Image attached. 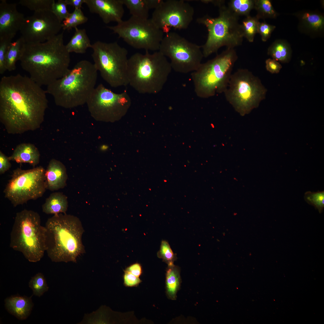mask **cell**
<instances>
[{"mask_svg": "<svg viewBox=\"0 0 324 324\" xmlns=\"http://www.w3.org/2000/svg\"><path fill=\"white\" fill-rule=\"evenodd\" d=\"M46 91L30 77L4 76L0 81V121L7 132L21 134L39 128L48 106Z\"/></svg>", "mask_w": 324, "mask_h": 324, "instance_id": "1", "label": "cell"}, {"mask_svg": "<svg viewBox=\"0 0 324 324\" xmlns=\"http://www.w3.org/2000/svg\"><path fill=\"white\" fill-rule=\"evenodd\" d=\"M64 32L44 42H25L19 60L22 68L38 85L47 86L69 69L70 53L64 41Z\"/></svg>", "mask_w": 324, "mask_h": 324, "instance_id": "2", "label": "cell"}, {"mask_svg": "<svg viewBox=\"0 0 324 324\" xmlns=\"http://www.w3.org/2000/svg\"><path fill=\"white\" fill-rule=\"evenodd\" d=\"M46 229V251L55 262H76V259L85 252L82 242L84 231L77 217L66 214L54 215L48 218Z\"/></svg>", "mask_w": 324, "mask_h": 324, "instance_id": "3", "label": "cell"}, {"mask_svg": "<svg viewBox=\"0 0 324 324\" xmlns=\"http://www.w3.org/2000/svg\"><path fill=\"white\" fill-rule=\"evenodd\" d=\"M98 71L94 63L80 61L62 77L47 86L45 91L58 106L70 108L82 105L96 87Z\"/></svg>", "mask_w": 324, "mask_h": 324, "instance_id": "4", "label": "cell"}, {"mask_svg": "<svg viewBox=\"0 0 324 324\" xmlns=\"http://www.w3.org/2000/svg\"><path fill=\"white\" fill-rule=\"evenodd\" d=\"M145 51L128 58V85L140 94H157L163 89L172 68L167 58L159 51L152 53Z\"/></svg>", "mask_w": 324, "mask_h": 324, "instance_id": "5", "label": "cell"}, {"mask_svg": "<svg viewBox=\"0 0 324 324\" xmlns=\"http://www.w3.org/2000/svg\"><path fill=\"white\" fill-rule=\"evenodd\" d=\"M46 229L36 212L24 209L17 212L10 234V246L29 262L40 261L46 251Z\"/></svg>", "mask_w": 324, "mask_h": 324, "instance_id": "6", "label": "cell"}, {"mask_svg": "<svg viewBox=\"0 0 324 324\" xmlns=\"http://www.w3.org/2000/svg\"><path fill=\"white\" fill-rule=\"evenodd\" d=\"M238 57L234 49L226 48L214 58L202 63L191 73L194 92L203 98L224 93L226 89Z\"/></svg>", "mask_w": 324, "mask_h": 324, "instance_id": "7", "label": "cell"}, {"mask_svg": "<svg viewBox=\"0 0 324 324\" xmlns=\"http://www.w3.org/2000/svg\"><path fill=\"white\" fill-rule=\"evenodd\" d=\"M238 18L224 5L219 8L217 17L206 15L196 19L208 32L206 40L201 46L204 57L217 52L223 46L234 49L242 44L244 37Z\"/></svg>", "mask_w": 324, "mask_h": 324, "instance_id": "8", "label": "cell"}, {"mask_svg": "<svg viewBox=\"0 0 324 324\" xmlns=\"http://www.w3.org/2000/svg\"><path fill=\"white\" fill-rule=\"evenodd\" d=\"M267 90L260 80L246 69H239L232 74L224 93L226 100L244 116L257 107L264 99Z\"/></svg>", "mask_w": 324, "mask_h": 324, "instance_id": "9", "label": "cell"}, {"mask_svg": "<svg viewBox=\"0 0 324 324\" xmlns=\"http://www.w3.org/2000/svg\"><path fill=\"white\" fill-rule=\"evenodd\" d=\"M92 56L98 71L110 86L117 88L128 85V51L117 42L98 41L92 44Z\"/></svg>", "mask_w": 324, "mask_h": 324, "instance_id": "10", "label": "cell"}, {"mask_svg": "<svg viewBox=\"0 0 324 324\" xmlns=\"http://www.w3.org/2000/svg\"><path fill=\"white\" fill-rule=\"evenodd\" d=\"M45 171L41 166L14 170L3 191L4 197L14 207L41 197L47 190Z\"/></svg>", "mask_w": 324, "mask_h": 324, "instance_id": "11", "label": "cell"}, {"mask_svg": "<svg viewBox=\"0 0 324 324\" xmlns=\"http://www.w3.org/2000/svg\"><path fill=\"white\" fill-rule=\"evenodd\" d=\"M107 28L132 47L145 51L159 50L164 32L150 19L131 16Z\"/></svg>", "mask_w": 324, "mask_h": 324, "instance_id": "12", "label": "cell"}, {"mask_svg": "<svg viewBox=\"0 0 324 324\" xmlns=\"http://www.w3.org/2000/svg\"><path fill=\"white\" fill-rule=\"evenodd\" d=\"M201 46L175 32L166 34L159 51L170 60L172 69L182 74L192 73L202 63L204 57Z\"/></svg>", "mask_w": 324, "mask_h": 324, "instance_id": "13", "label": "cell"}, {"mask_svg": "<svg viewBox=\"0 0 324 324\" xmlns=\"http://www.w3.org/2000/svg\"><path fill=\"white\" fill-rule=\"evenodd\" d=\"M194 10L189 3L183 0H167L154 10L151 19L164 33L172 28L187 29L192 21Z\"/></svg>", "mask_w": 324, "mask_h": 324, "instance_id": "14", "label": "cell"}, {"mask_svg": "<svg viewBox=\"0 0 324 324\" xmlns=\"http://www.w3.org/2000/svg\"><path fill=\"white\" fill-rule=\"evenodd\" d=\"M130 98L126 91L116 93L100 84L95 87L86 103L94 116H120L130 106Z\"/></svg>", "mask_w": 324, "mask_h": 324, "instance_id": "15", "label": "cell"}, {"mask_svg": "<svg viewBox=\"0 0 324 324\" xmlns=\"http://www.w3.org/2000/svg\"><path fill=\"white\" fill-rule=\"evenodd\" d=\"M62 28V22L51 11L44 10L25 17L20 31L25 43H38L52 38Z\"/></svg>", "mask_w": 324, "mask_h": 324, "instance_id": "16", "label": "cell"}, {"mask_svg": "<svg viewBox=\"0 0 324 324\" xmlns=\"http://www.w3.org/2000/svg\"><path fill=\"white\" fill-rule=\"evenodd\" d=\"M15 3L1 0L0 3V39L12 40L20 31L25 17L17 9Z\"/></svg>", "mask_w": 324, "mask_h": 324, "instance_id": "17", "label": "cell"}, {"mask_svg": "<svg viewBox=\"0 0 324 324\" xmlns=\"http://www.w3.org/2000/svg\"><path fill=\"white\" fill-rule=\"evenodd\" d=\"M84 3L91 12L98 14L106 24L123 20L124 5L121 0H84Z\"/></svg>", "mask_w": 324, "mask_h": 324, "instance_id": "18", "label": "cell"}, {"mask_svg": "<svg viewBox=\"0 0 324 324\" xmlns=\"http://www.w3.org/2000/svg\"><path fill=\"white\" fill-rule=\"evenodd\" d=\"M47 190L54 191L64 188L68 178L66 170L60 161L51 159L45 172Z\"/></svg>", "mask_w": 324, "mask_h": 324, "instance_id": "19", "label": "cell"}, {"mask_svg": "<svg viewBox=\"0 0 324 324\" xmlns=\"http://www.w3.org/2000/svg\"><path fill=\"white\" fill-rule=\"evenodd\" d=\"M32 297L19 295L8 297L4 300L5 308L18 319L26 320L30 316L34 306Z\"/></svg>", "mask_w": 324, "mask_h": 324, "instance_id": "20", "label": "cell"}, {"mask_svg": "<svg viewBox=\"0 0 324 324\" xmlns=\"http://www.w3.org/2000/svg\"><path fill=\"white\" fill-rule=\"evenodd\" d=\"M40 157L39 152L34 145L25 143L18 145L8 158L10 161L28 163L34 167L39 164Z\"/></svg>", "mask_w": 324, "mask_h": 324, "instance_id": "21", "label": "cell"}, {"mask_svg": "<svg viewBox=\"0 0 324 324\" xmlns=\"http://www.w3.org/2000/svg\"><path fill=\"white\" fill-rule=\"evenodd\" d=\"M68 207L66 196L60 192L51 194L42 206L43 212L46 214H66Z\"/></svg>", "mask_w": 324, "mask_h": 324, "instance_id": "22", "label": "cell"}, {"mask_svg": "<svg viewBox=\"0 0 324 324\" xmlns=\"http://www.w3.org/2000/svg\"><path fill=\"white\" fill-rule=\"evenodd\" d=\"M75 33L71 39L66 45L68 51L70 53H85L89 48H91L92 44L84 29L75 28Z\"/></svg>", "mask_w": 324, "mask_h": 324, "instance_id": "23", "label": "cell"}, {"mask_svg": "<svg viewBox=\"0 0 324 324\" xmlns=\"http://www.w3.org/2000/svg\"><path fill=\"white\" fill-rule=\"evenodd\" d=\"M166 278L167 296L170 299L176 300L181 282L179 268L174 264L168 266L166 270Z\"/></svg>", "mask_w": 324, "mask_h": 324, "instance_id": "24", "label": "cell"}, {"mask_svg": "<svg viewBox=\"0 0 324 324\" xmlns=\"http://www.w3.org/2000/svg\"><path fill=\"white\" fill-rule=\"evenodd\" d=\"M268 54L273 59L282 63H287L290 60L292 51L290 45L282 40H276L269 47Z\"/></svg>", "mask_w": 324, "mask_h": 324, "instance_id": "25", "label": "cell"}, {"mask_svg": "<svg viewBox=\"0 0 324 324\" xmlns=\"http://www.w3.org/2000/svg\"><path fill=\"white\" fill-rule=\"evenodd\" d=\"M20 37L14 42H11L9 47L6 59L7 70L11 71L16 69V64L20 60L23 45L25 43Z\"/></svg>", "mask_w": 324, "mask_h": 324, "instance_id": "26", "label": "cell"}, {"mask_svg": "<svg viewBox=\"0 0 324 324\" xmlns=\"http://www.w3.org/2000/svg\"><path fill=\"white\" fill-rule=\"evenodd\" d=\"M128 9L131 16L148 19L149 9L146 0H121Z\"/></svg>", "mask_w": 324, "mask_h": 324, "instance_id": "27", "label": "cell"}, {"mask_svg": "<svg viewBox=\"0 0 324 324\" xmlns=\"http://www.w3.org/2000/svg\"><path fill=\"white\" fill-rule=\"evenodd\" d=\"M255 0H231L228 8L234 14L239 17L250 16L251 11L254 8Z\"/></svg>", "mask_w": 324, "mask_h": 324, "instance_id": "28", "label": "cell"}, {"mask_svg": "<svg viewBox=\"0 0 324 324\" xmlns=\"http://www.w3.org/2000/svg\"><path fill=\"white\" fill-rule=\"evenodd\" d=\"M259 20L256 16L250 15L246 17L241 24L244 38L250 42L254 41L256 34L258 33Z\"/></svg>", "mask_w": 324, "mask_h": 324, "instance_id": "29", "label": "cell"}, {"mask_svg": "<svg viewBox=\"0 0 324 324\" xmlns=\"http://www.w3.org/2000/svg\"><path fill=\"white\" fill-rule=\"evenodd\" d=\"M254 9L257 12L256 16L259 19L275 18L277 16L269 0H255Z\"/></svg>", "mask_w": 324, "mask_h": 324, "instance_id": "30", "label": "cell"}, {"mask_svg": "<svg viewBox=\"0 0 324 324\" xmlns=\"http://www.w3.org/2000/svg\"><path fill=\"white\" fill-rule=\"evenodd\" d=\"M88 20V18L84 15L81 9H74V11L70 13L62 22V28L64 30L69 31L86 23Z\"/></svg>", "mask_w": 324, "mask_h": 324, "instance_id": "31", "label": "cell"}, {"mask_svg": "<svg viewBox=\"0 0 324 324\" xmlns=\"http://www.w3.org/2000/svg\"><path fill=\"white\" fill-rule=\"evenodd\" d=\"M29 287L32 290L33 294L40 297L47 292L49 287L44 274L38 272L32 277L28 283Z\"/></svg>", "mask_w": 324, "mask_h": 324, "instance_id": "32", "label": "cell"}, {"mask_svg": "<svg viewBox=\"0 0 324 324\" xmlns=\"http://www.w3.org/2000/svg\"><path fill=\"white\" fill-rule=\"evenodd\" d=\"M54 0H21L19 4L31 10L37 12L51 10Z\"/></svg>", "mask_w": 324, "mask_h": 324, "instance_id": "33", "label": "cell"}, {"mask_svg": "<svg viewBox=\"0 0 324 324\" xmlns=\"http://www.w3.org/2000/svg\"><path fill=\"white\" fill-rule=\"evenodd\" d=\"M302 18L307 26L313 30L318 31L324 27V18L321 15L306 12L303 14Z\"/></svg>", "mask_w": 324, "mask_h": 324, "instance_id": "34", "label": "cell"}, {"mask_svg": "<svg viewBox=\"0 0 324 324\" xmlns=\"http://www.w3.org/2000/svg\"><path fill=\"white\" fill-rule=\"evenodd\" d=\"M157 256L162 259L168 266L174 265V262L177 259L176 256L172 250L168 242L166 240L161 241L160 249L157 253Z\"/></svg>", "mask_w": 324, "mask_h": 324, "instance_id": "35", "label": "cell"}, {"mask_svg": "<svg viewBox=\"0 0 324 324\" xmlns=\"http://www.w3.org/2000/svg\"><path fill=\"white\" fill-rule=\"evenodd\" d=\"M304 199L310 204L317 208L320 212L324 207V191L311 192L308 191L304 194Z\"/></svg>", "mask_w": 324, "mask_h": 324, "instance_id": "36", "label": "cell"}, {"mask_svg": "<svg viewBox=\"0 0 324 324\" xmlns=\"http://www.w3.org/2000/svg\"><path fill=\"white\" fill-rule=\"evenodd\" d=\"M67 5L65 0H58L57 2L55 1L52 4L51 11L62 22L70 13L67 10Z\"/></svg>", "mask_w": 324, "mask_h": 324, "instance_id": "37", "label": "cell"}, {"mask_svg": "<svg viewBox=\"0 0 324 324\" xmlns=\"http://www.w3.org/2000/svg\"><path fill=\"white\" fill-rule=\"evenodd\" d=\"M12 40L0 39V74H2L7 70L6 65V56Z\"/></svg>", "mask_w": 324, "mask_h": 324, "instance_id": "38", "label": "cell"}, {"mask_svg": "<svg viewBox=\"0 0 324 324\" xmlns=\"http://www.w3.org/2000/svg\"><path fill=\"white\" fill-rule=\"evenodd\" d=\"M275 28L274 25L269 24L265 22H260L258 25V33L260 35L262 41H266L270 37L271 34Z\"/></svg>", "mask_w": 324, "mask_h": 324, "instance_id": "39", "label": "cell"}, {"mask_svg": "<svg viewBox=\"0 0 324 324\" xmlns=\"http://www.w3.org/2000/svg\"><path fill=\"white\" fill-rule=\"evenodd\" d=\"M124 272V282L125 285L126 286L128 287L136 286L142 281L139 277L125 270Z\"/></svg>", "mask_w": 324, "mask_h": 324, "instance_id": "40", "label": "cell"}, {"mask_svg": "<svg viewBox=\"0 0 324 324\" xmlns=\"http://www.w3.org/2000/svg\"><path fill=\"white\" fill-rule=\"evenodd\" d=\"M266 70L272 74H278L282 68V66L277 61L273 58H268L265 62Z\"/></svg>", "mask_w": 324, "mask_h": 324, "instance_id": "41", "label": "cell"}, {"mask_svg": "<svg viewBox=\"0 0 324 324\" xmlns=\"http://www.w3.org/2000/svg\"><path fill=\"white\" fill-rule=\"evenodd\" d=\"M11 164L8 157L0 151V174L4 173L10 168Z\"/></svg>", "mask_w": 324, "mask_h": 324, "instance_id": "42", "label": "cell"}, {"mask_svg": "<svg viewBox=\"0 0 324 324\" xmlns=\"http://www.w3.org/2000/svg\"><path fill=\"white\" fill-rule=\"evenodd\" d=\"M125 270L139 277L141 275L142 272L141 266L138 263H135L131 265L128 267Z\"/></svg>", "mask_w": 324, "mask_h": 324, "instance_id": "43", "label": "cell"}, {"mask_svg": "<svg viewBox=\"0 0 324 324\" xmlns=\"http://www.w3.org/2000/svg\"><path fill=\"white\" fill-rule=\"evenodd\" d=\"M68 5H70L74 7V9H81L83 3H84V0H65Z\"/></svg>", "mask_w": 324, "mask_h": 324, "instance_id": "44", "label": "cell"}, {"mask_svg": "<svg viewBox=\"0 0 324 324\" xmlns=\"http://www.w3.org/2000/svg\"><path fill=\"white\" fill-rule=\"evenodd\" d=\"M149 9H155L162 2V0H146Z\"/></svg>", "mask_w": 324, "mask_h": 324, "instance_id": "45", "label": "cell"}, {"mask_svg": "<svg viewBox=\"0 0 324 324\" xmlns=\"http://www.w3.org/2000/svg\"><path fill=\"white\" fill-rule=\"evenodd\" d=\"M199 1L202 3L208 4L210 3L218 8L225 5V1L221 0H200Z\"/></svg>", "mask_w": 324, "mask_h": 324, "instance_id": "46", "label": "cell"}]
</instances>
